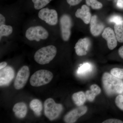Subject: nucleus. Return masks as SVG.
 <instances>
[{
    "label": "nucleus",
    "mask_w": 123,
    "mask_h": 123,
    "mask_svg": "<svg viewBox=\"0 0 123 123\" xmlns=\"http://www.w3.org/2000/svg\"><path fill=\"white\" fill-rule=\"evenodd\" d=\"M13 111L15 116L20 119L24 118L27 113V107L26 104L24 102L16 103L14 106Z\"/></svg>",
    "instance_id": "15"
},
{
    "label": "nucleus",
    "mask_w": 123,
    "mask_h": 123,
    "mask_svg": "<svg viewBox=\"0 0 123 123\" xmlns=\"http://www.w3.org/2000/svg\"><path fill=\"white\" fill-rule=\"evenodd\" d=\"M48 36V31L44 27L40 26L31 27L26 31V37L30 41L39 42L41 39H47Z\"/></svg>",
    "instance_id": "5"
},
{
    "label": "nucleus",
    "mask_w": 123,
    "mask_h": 123,
    "mask_svg": "<svg viewBox=\"0 0 123 123\" xmlns=\"http://www.w3.org/2000/svg\"><path fill=\"white\" fill-rule=\"evenodd\" d=\"M115 103L120 109L123 111V95H119L115 99Z\"/></svg>",
    "instance_id": "25"
},
{
    "label": "nucleus",
    "mask_w": 123,
    "mask_h": 123,
    "mask_svg": "<svg viewBox=\"0 0 123 123\" xmlns=\"http://www.w3.org/2000/svg\"><path fill=\"white\" fill-rule=\"evenodd\" d=\"M53 77V74L50 71L40 69L31 75L30 80V83L31 85L35 87L41 86L50 82Z\"/></svg>",
    "instance_id": "3"
},
{
    "label": "nucleus",
    "mask_w": 123,
    "mask_h": 123,
    "mask_svg": "<svg viewBox=\"0 0 123 123\" xmlns=\"http://www.w3.org/2000/svg\"><path fill=\"white\" fill-rule=\"evenodd\" d=\"M91 90H88L86 92V96L88 101L92 102L97 95L100 93L101 89L97 85L94 84L90 87Z\"/></svg>",
    "instance_id": "16"
},
{
    "label": "nucleus",
    "mask_w": 123,
    "mask_h": 123,
    "mask_svg": "<svg viewBox=\"0 0 123 123\" xmlns=\"http://www.w3.org/2000/svg\"><path fill=\"white\" fill-rule=\"evenodd\" d=\"M75 16L77 18H81L86 24L90 23L92 18L89 8L86 5H83L81 8L78 9L77 10Z\"/></svg>",
    "instance_id": "14"
},
{
    "label": "nucleus",
    "mask_w": 123,
    "mask_h": 123,
    "mask_svg": "<svg viewBox=\"0 0 123 123\" xmlns=\"http://www.w3.org/2000/svg\"><path fill=\"white\" fill-rule=\"evenodd\" d=\"M123 20V18L120 15H114L111 16L109 18V21L110 22L114 23L116 24V23L120 22Z\"/></svg>",
    "instance_id": "26"
},
{
    "label": "nucleus",
    "mask_w": 123,
    "mask_h": 123,
    "mask_svg": "<svg viewBox=\"0 0 123 123\" xmlns=\"http://www.w3.org/2000/svg\"><path fill=\"white\" fill-rule=\"evenodd\" d=\"M13 29L11 26L6 25L4 24L0 26V39L2 36H8L12 33Z\"/></svg>",
    "instance_id": "21"
},
{
    "label": "nucleus",
    "mask_w": 123,
    "mask_h": 123,
    "mask_svg": "<svg viewBox=\"0 0 123 123\" xmlns=\"http://www.w3.org/2000/svg\"><path fill=\"white\" fill-rule=\"evenodd\" d=\"M38 17L41 20L51 25H55L58 22L57 12L53 9H50L48 8L41 9L39 12Z\"/></svg>",
    "instance_id": "7"
},
{
    "label": "nucleus",
    "mask_w": 123,
    "mask_h": 123,
    "mask_svg": "<svg viewBox=\"0 0 123 123\" xmlns=\"http://www.w3.org/2000/svg\"><path fill=\"white\" fill-rule=\"evenodd\" d=\"M62 37L64 41H68L71 35V29L72 26V18L68 14H64L60 19Z\"/></svg>",
    "instance_id": "6"
},
{
    "label": "nucleus",
    "mask_w": 123,
    "mask_h": 123,
    "mask_svg": "<svg viewBox=\"0 0 123 123\" xmlns=\"http://www.w3.org/2000/svg\"><path fill=\"white\" fill-rule=\"evenodd\" d=\"M118 53L120 56L123 59V46L119 49Z\"/></svg>",
    "instance_id": "31"
},
{
    "label": "nucleus",
    "mask_w": 123,
    "mask_h": 123,
    "mask_svg": "<svg viewBox=\"0 0 123 123\" xmlns=\"http://www.w3.org/2000/svg\"><path fill=\"white\" fill-rule=\"evenodd\" d=\"M93 66L89 63H85L81 65L77 71V74L80 76H84L92 72Z\"/></svg>",
    "instance_id": "17"
},
{
    "label": "nucleus",
    "mask_w": 123,
    "mask_h": 123,
    "mask_svg": "<svg viewBox=\"0 0 123 123\" xmlns=\"http://www.w3.org/2000/svg\"><path fill=\"white\" fill-rule=\"evenodd\" d=\"M111 73L114 76L120 79H123V69L114 68L111 69Z\"/></svg>",
    "instance_id": "24"
},
{
    "label": "nucleus",
    "mask_w": 123,
    "mask_h": 123,
    "mask_svg": "<svg viewBox=\"0 0 123 123\" xmlns=\"http://www.w3.org/2000/svg\"><path fill=\"white\" fill-rule=\"evenodd\" d=\"M5 21V17L0 14V25L4 24Z\"/></svg>",
    "instance_id": "30"
},
{
    "label": "nucleus",
    "mask_w": 123,
    "mask_h": 123,
    "mask_svg": "<svg viewBox=\"0 0 123 123\" xmlns=\"http://www.w3.org/2000/svg\"><path fill=\"white\" fill-rule=\"evenodd\" d=\"M103 123H123V121L118 119H107L103 122Z\"/></svg>",
    "instance_id": "27"
},
{
    "label": "nucleus",
    "mask_w": 123,
    "mask_h": 123,
    "mask_svg": "<svg viewBox=\"0 0 123 123\" xmlns=\"http://www.w3.org/2000/svg\"><path fill=\"white\" fill-rule=\"evenodd\" d=\"M56 53V48L53 45H49L39 49L35 54L34 58L38 63L46 64L54 59Z\"/></svg>",
    "instance_id": "2"
},
{
    "label": "nucleus",
    "mask_w": 123,
    "mask_h": 123,
    "mask_svg": "<svg viewBox=\"0 0 123 123\" xmlns=\"http://www.w3.org/2000/svg\"><path fill=\"white\" fill-rule=\"evenodd\" d=\"M52 0H32L34 4V7L36 10H39L48 4Z\"/></svg>",
    "instance_id": "22"
},
{
    "label": "nucleus",
    "mask_w": 123,
    "mask_h": 123,
    "mask_svg": "<svg viewBox=\"0 0 123 123\" xmlns=\"http://www.w3.org/2000/svg\"><path fill=\"white\" fill-rule=\"evenodd\" d=\"M102 36L107 42L108 47L109 49L113 50L116 47L117 44V40L114 31L110 27H106L102 34Z\"/></svg>",
    "instance_id": "11"
},
{
    "label": "nucleus",
    "mask_w": 123,
    "mask_h": 123,
    "mask_svg": "<svg viewBox=\"0 0 123 123\" xmlns=\"http://www.w3.org/2000/svg\"><path fill=\"white\" fill-rule=\"evenodd\" d=\"M102 80L104 90L108 95L123 93V82L119 78L105 73L103 75Z\"/></svg>",
    "instance_id": "1"
},
{
    "label": "nucleus",
    "mask_w": 123,
    "mask_h": 123,
    "mask_svg": "<svg viewBox=\"0 0 123 123\" xmlns=\"http://www.w3.org/2000/svg\"><path fill=\"white\" fill-rule=\"evenodd\" d=\"M30 75V70L28 66H23L18 72L14 81V86L15 89L20 90L25 86Z\"/></svg>",
    "instance_id": "8"
},
{
    "label": "nucleus",
    "mask_w": 123,
    "mask_h": 123,
    "mask_svg": "<svg viewBox=\"0 0 123 123\" xmlns=\"http://www.w3.org/2000/svg\"><path fill=\"white\" fill-rule=\"evenodd\" d=\"M90 31L93 36H98L103 30L104 25L98 19L97 15L92 17L90 22Z\"/></svg>",
    "instance_id": "13"
},
{
    "label": "nucleus",
    "mask_w": 123,
    "mask_h": 123,
    "mask_svg": "<svg viewBox=\"0 0 123 123\" xmlns=\"http://www.w3.org/2000/svg\"><path fill=\"white\" fill-rule=\"evenodd\" d=\"M86 4L88 6H91L92 9H98L103 7V5L101 2L97 0H86Z\"/></svg>",
    "instance_id": "23"
},
{
    "label": "nucleus",
    "mask_w": 123,
    "mask_h": 123,
    "mask_svg": "<svg viewBox=\"0 0 123 123\" xmlns=\"http://www.w3.org/2000/svg\"><path fill=\"white\" fill-rule=\"evenodd\" d=\"M31 109L34 112L37 116H39L41 114L43 105L42 102L38 99H33L30 104Z\"/></svg>",
    "instance_id": "18"
},
{
    "label": "nucleus",
    "mask_w": 123,
    "mask_h": 123,
    "mask_svg": "<svg viewBox=\"0 0 123 123\" xmlns=\"http://www.w3.org/2000/svg\"><path fill=\"white\" fill-rule=\"evenodd\" d=\"M63 106L55 102L52 98H48L44 102V114L51 121L57 118L63 110Z\"/></svg>",
    "instance_id": "4"
},
{
    "label": "nucleus",
    "mask_w": 123,
    "mask_h": 123,
    "mask_svg": "<svg viewBox=\"0 0 123 123\" xmlns=\"http://www.w3.org/2000/svg\"><path fill=\"white\" fill-rule=\"evenodd\" d=\"M0 70V86L8 85L14 77V70L9 66H6Z\"/></svg>",
    "instance_id": "10"
},
{
    "label": "nucleus",
    "mask_w": 123,
    "mask_h": 123,
    "mask_svg": "<svg viewBox=\"0 0 123 123\" xmlns=\"http://www.w3.org/2000/svg\"></svg>",
    "instance_id": "33"
},
{
    "label": "nucleus",
    "mask_w": 123,
    "mask_h": 123,
    "mask_svg": "<svg viewBox=\"0 0 123 123\" xmlns=\"http://www.w3.org/2000/svg\"><path fill=\"white\" fill-rule=\"evenodd\" d=\"M90 44V41L88 38L80 39L75 47L77 55L79 56L85 55L89 50Z\"/></svg>",
    "instance_id": "12"
},
{
    "label": "nucleus",
    "mask_w": 123,
    "mask_h": 123,
    "mask_svg": "<svg viewBox=\"0 0 123 123\" xmlns=\"http://www.w3.org/2000/svg\"><path fill=\"white\" fill-rule=\"evenodd\" d=\"M7 64L5 62H3L0 63V69L4 68L7 66Z\"/></svg>",
    "instance_id": "32"
},
{
    "label": "nucleus",
    "mask_w": 123,
    "mask_h": 123,
    "mask_svg": "<svg viewBox=\"0 0 123 123\" xmlns=\"http://www.w3.org/2000/svg\"><path fill=\"white\" fill-rule=\"evenodd\" d=\"M72 98L74 103L78 106L83 105L86 98V94L82 91L74 93L73 94Z\"/></svg>",
    "instance_id": "19"
},
{
    "label": "nucleus",
    "mask_w": 123,
    "mask_h": 123,
    "mask_svg": "<svg viewBox=\"0 0 123 123\" xmlns=\"http://www.w3.org/2000/svg\"><path fill=\"white\" fill-rule=\"evenodd\" d=\"M117 5L119 8L123 9V0H118Z\"/></svg>",
    "instance_id": "29"
},
{
    "label": "nucleus",
    "mask_w": 123,
    "mask_h": 123,
    "mask_svg": "<svg viewBox=\"0 0 123 123\" xmlns=\"http://www.w3.org/2000/svg\"><path fill=\"white\" fill-rule=\"evenodd\" d=\"M115 33L117 41L120 43H123V20L115 24Z\"/></svg>",
    "instance_id": "20"
},
{
    "label": "nucleus",
    "mask_w": 123,
    "mask_h": 123,
    "mask_svg": "<svg viewBox=\"0 0 123 123\" xmlns=\"http://www.w3.org/2000/svg\"><path fill=\"white\" fill-rule=\"evenodd\" d=\"M87 111V107L86 106H81L74 109L65 115L64 121L67 123H75L79 118L85 114Z\"/></svg>",
    "instance_id": "9"
},
{
    "label": "nucleus",
    "mask_w": 123,
    "mask_h": 123,
    "mask_svg": "<svg viewBox=\"0 0 123 123\" xmlns=\"http://www.w3.org/2000/svg\"><path fill=\"white\" fill-rule=\"evenodd\" d=\"M82 0H67L68 4L71 6H75L78 4Z\"/></svg>",
    "instance_id": "28"
}]
</instances>
